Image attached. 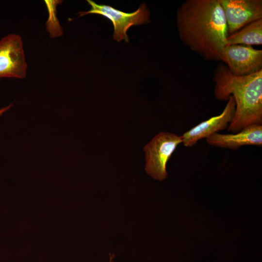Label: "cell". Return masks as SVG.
I'll list each match as a JSON object with an SVG mask.
<instances>
[{
    "instance_id": "8992f818",
    "label": "cell",
    "mask_w": 262,
    "mask_h": 262,
    "mask_svg": "<svg viewBox=\"0 0 262 262\" xmlns=\"http://www.w3.org/2000/svg\"><path fill=\"white\" fill-rule=\"evenodd\" d=\"M221 60L236 76H244L262 69V50L249 46L231 45L224 49Z\"/></svg>"
},
{
    "instance_id": "8fae6325",
    "label": "cell",
    "mask_w": 262,
    "mask_h": 262,
    "mask_svg": "<svg viewBox=\"0 0 262 262\" xmlns=\"http://www.w3.org/2000/svg\"><path fill=\"white\" fill-rule=\"evenodd\" d=\"M13 103H11L8 106L0 109V116L2 115L5 112L9 110L12 106Z\"/></svg>"
},
{
    "instance_id": "6da1fadb",
    "label": "cell",
    "mask_w": 262,
    "mask_h": 262,
    "mask_svg": "<svg viewBox=\"0 0 262 262\" xmlns=\"http://www.w3.org/2000/svg\"><path fill=\"white\" fill-rule=\"evenodd\" d=\"M182 42L209 60H221L227 46V23L218 0H188L177 13Z\"/></svg>"
},
{
    "instance_id": "30bf717a",
    "label": "cell",
    "mask_w": 262,
    "mask_h": 262,
    "mask_svg": "<svg viewBox=\"0 0 262 262\" xmlns=\"http://www.w3.org/2000/svg\"><path fill=\"white\" fill-rule=\"evenodd\" d=\"M262 44V18L253 21L227 38V46L243 44L246 46Z\"/></svg>"
},
{
    "instance_id": "ba28073f",
    "label": "cell",
    "mask_w": 262,
    "mask_h": 262,
    "mask_svg": "<svg viewBox=\"0 0 262 262\" xmlns=\"http://www.w3.org/2000/svg\"><path fill=\"white\" fill-rule=\"evenodd\" d=\"M235 111V102L230 96L221 114L200 122L180 136L182 143L186 147H191L199 140L224 130L233 119Z\"/></svg>"
},
{
    "instance_id": "9c48e42d",
    "label": "cell",
    "mask_w": 262,
    "mask_h": 262,
    "mask_svg": "<svg viewBox=\"0 0 262 262\" xmlns=\"http://www.w3.org/2000/svg\"><path fill=\"white\" fill-rule=\"evenodd\" d=\"M210 145L222 148L236 149L246 145H262V126L252 124L236 134L215 133L206 138Z\"/></svg>"
},
{
    "instance_id": "52a82bcc",
    "label": "cell",
    "mask_w": 262,
    "mask_h": 262,
    "mask_svg": "<svg viewBox=\"0 0 262 262\" xmlns=\"http://www.w3.org/2000/svg\"><path fill=\"white\" fill-rule=\"evenodd\" d=\"M226 17L228 33L262 18L261 0H218Z\"/></svg>"
},
{
    "instance_id": "3957f363",
    "label": "cell",
    "mask_w": 262,
    "mask_h": 262,
    "mask_svg": "<svg viewBox=\"0 0 262 262\" xmlns=\"http://www.w3.org/2000/svg\"><path fill=\"white\" fill-rule=\"evenodd\" d=\"M180 136L161 131L144 147L146 172L153 179L162 181L166 178V164L179 145Z\"/></svg>"
},
{
    "instance_id": "5b68a950",
    "label": "cell",
    "mask_w": 262,
    "mask_h": 262,
    "mask_svg": "<svg viewBox=\"0 0 262 262\" xmlns=\"http://www.w3.org/2000/svg\"><path fill=\"white\" fill-rule=\"evenodd\" d=\"M27 69L21 37L15 33L3 37L0 40V78L24 79Z\"/></svg>"
},
{
    "instance_id": "277c9868",
    "label": "cell",
    "mask_w": 262,
    "mask_h": 262,
    "mask_svg": "<svg viewBox=\"0 0 262 262\" xmlns=\"http://www.w3.org/2000/svg\"><path fill=\"white\" fill-rule=\"evenodd\" d=\"M91 8L88 11L78 13L82 16L87 14L101 15L109 19L114 27L113 38L117 42H129L127 31L132 26H137L149 22V11L145 4H142L132 13H126L105 4H99L91 0H87Z\"/></svg>"
},
{
    "instance_id": "7a4b0ae2",
    "label": "cell",
    "mask_w": 262,
    "mask_h": 262,
    "mask_svg": "<svg viewBox=\"0 0 262 262\" xmlns=\"http://www.w3.org/2000/svg\"><path fill=\"white\" fill-rule=\"evenodd\" d=\"M213 80L214 95L218 100L232 96L235 111L228 131L237 133L247 126L262 123V69L246 75L236 76L228 67H217Z\"/></svg>"
}]
</instances>
